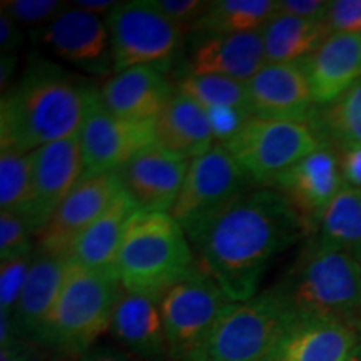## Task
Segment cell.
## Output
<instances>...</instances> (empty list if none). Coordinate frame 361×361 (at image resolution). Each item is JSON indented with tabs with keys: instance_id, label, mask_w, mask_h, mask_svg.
Here are the masks:
<instances>
[{
	"instance_id": "1",
	"label": "cell",
	"mask_w": 361,
	"mask_h": 361,
	"mask_svg": "<svg viewBox=\"0 0 361 361\" xmlns=\"http://www.w3.org/2000/svg\"><path fill=\"white\" fill-rule=\"evenodd\" d=\"M308 226L281 192L252 188L191 241L196 264L229 298L258 295L271 261L310 236Z\"/></svg>"
},
{
	"instance_id": "2",
	"label": "cell",
	"mask_w": 361,
	"mask_h": 361,
	"mask_svg": "<svg viewBox=\"0 0 361 361\" xmlns=\"http://www.w3.org/2000/svg\"><path fill=\"white\" fill-rule=\"evenodd\" d=\"M94 89L56 62L34 56L0 102V151L30 154L78 135Z\"/></svg>"
},
{
	"instance_id": "3",
	"label": "cell",
	"mask_w": 361,
	"mask_h": 361,
	"mask_svg": "<svg viewBox=\"0 0 361 361\" xmlns=\"http://www.w3.org/2000/svg\"><path fill=\"white\" fill-rule=\"evenodd\" d=\"M271 290L296 316H319L361 329V266L351 252L310 238Z\"/></svg>"
},
{
	"instance_id": "4",
	"label": "cell",
	"mask_w": 361,
	"mask_h": 361,
	"mask_svg": "<svg viewBox=\"0 0 361 361\" xmlns=\"http://www.w3.org/2000/svg\"><path fill=\"white\" fill-rule=\"evenodd\" d=\"M194 268L191 241L173 216L142 211L133 216L114 266L124 291L159 300Z\"/></svg>"
},
{
	"instance_id": "5",
	"label": "cell",
	"mask_w": 361,
	"mask_h": 361,
	"mask_svg": "<svg viewBox=\"0 0 361 361\" xmlns=\"http://www.w3.org/2000/svg\"><path fill=\"white\" fill-rule=\"evenodd\" d=\"M116 276L96 273L69 259L67 273L39 343L67 356H82L109 331L123 295Z\"/></svg>"
},
{
	"instance_id": "6",
	"label": "cell",
	"mask_w": 361,
	"mask_h": 361,
	"mask_svg": "<svg viewBox=\"0 0 361 361\" xmlns=\"http://www.w3.org/2000/svg\"><path fill=\"white\" fill-rule=\"evenodd\" d=\"M295 318L273 290L221 311L196 358L211 361H264Z\"/></svg>"
},
{
	"instance_id": "7",
	"label": "cell",
	"mask_w": 361,
	"mask_h": 361,
	"mask_svg": "<svg viewBox=\"0 0 361 361\" xmlns=\"http://www.w3.org/2000/svg\"><path fill=\"white\" fill-rule=\"evenodd\" d=\"M255 184L228 149L216 146L189 162L179 197L171 216L194 241Z\"/></svg>"
},
{
	"instance_id": "8",
	"label": "cell",
	"mask_w": 361,
	"mask_h": 361,
	"mask_svg": "<svg viewBox=\"0 0 361 361\" xmlns=\"http://www.w3.org/2000/svg\"><path fill=\"white\" fill-rule=\"evenodd\" d=\"M116 72L154 67L168 72L178 56L184 32L166 19L151 0L119 2L106 16Z\"/></svg>"
},
{
	"instance_id": "9",
	"label": "cell",
	"mask_w": 361,
	"mask_h": 361,
	"mask_svg": "<svg viewBox=\"0 0 361 361\" xmlns=\"http://www.w3.org/2000/svg\"><path fill=\"white\" fill-rule=\"evenodd\" d=\"M231 301L213 278L194 268L159 298L171 360L192 361Z\"/></svg>"
},
{
	"instance_id": "10",
	"label": "cell",
	"mask_w": 361,
	"mask_h": 361,
	"mask_svg": "<svg viewBox=\"0 0 361 361\" xmlns=\"http://www.w3.org/2000/svg\"><path fill=\"white\" fill-rule=\"evenodd\" d=\"M322 142L306 123L266 121L252 117L226 147L258 188H274L276 180Z\"/></svg>"
},
{
	"instance_id": "11",
	"label": "cell",
	"mask_w": 361,
	"mask_h": 361,
	"mask_svg": "<svg viewBox=\"0 0 361 361\" xmlns=\"http://www.w3.org/2000/svg\"><path fill=\"white\" fill-rule=\"evenodd\" d=\"M84 178L112 173L142 149L154 146L152 124H135L119 119L102 106L99 89H94L79 130Z\"/></svg>"
},
{
	"instance_id": "12",
	"label": "cell",
	"mask_w": 361,
	"mask_h": 361,
	"mask_svg": "<svg viewBox=\"0 0 361 361\" xmlns=\"http://www.w3.org/2000/svg\"><path fill=\"white\" fill-rule=\"evenodd\" d=\"M123 192L116 171L84 178L35 234V251L69 258L78 239Z\"/></svg>"
},
{
	"instance_id": "13",
	"label": "cell",
	"mask_w": 361,
	"mask_h": 361,
	"mask_svg": "<svg viewBox=\"0 0 361 361\" xmlns=\"http://www.w3.org/2000/svg\"><path fill=\"white\" fill-rule=\"evenodd\" d=\"M35 39L49 52L94 75L114 72L111 37L106 17L71 4L51 24L34 30Z\"/></svg>"
},
{
	"instance_id": "14",
	"label": "cell",
	"mask_w": 361,
	"mask_h": 361,
	"mask_svg": "<svg viewBox=\"0 0 361 361\" xmlns=\"http://www.w3.org/2000/svg\"><path fill=\"white\" fill-rule=\"evenodd\" d=\"M84 179L79 135L47 144L32 152L34 191L25 221L37 234L59 206Z\"/></svg>"
},
{
	"instance_id": "15",
	"label": "cell",
	"mask_w": 361,
	"mask_h": 361,
	"mask_svg": "<svg viewBox=\"0 0 361 361\" xmlns=\"http://www.w3.org/2000/svg\"><path fill=\"white\" fill-rule=\"evenodd\" d=\"M345 188L338 152L322 144L276 180V189L295 207L313 236L324 211Z\"/></svg>"
},
{
	"instance_id": "16",
	"label": "cell",
	"mask_w": 361,
	"mask_h": 361,
	"mask_svg": "<svg viewBox=\"0 0 361 361\" xmlns=\"http://www.w3.org/2000/svg\"><path fill=\"white\" fill-rule=\"evenodd\" d=\"M189 161L151 146L116 171L123 191L142 213H169L178 201Z\"/></svg>"
},
{
	"instance_id": "17",
	"label": "cell",
	"mask_w": 361,
	"mask_h": 361,
	"mask_svg": "<svg viewBox=\"0 0 361 361\" xmlns=\"http://www.w3.org/2000/svg\"><path fill=\"white\" fill-rule=\"evenodd\" d=\"M251 114L266 121L308 123L314 99L301 62L266 64L246 82Z\"/></svg>"
},
{
	"instance_id": "18",
	"label": "cell",
	"mask_w": 361,
	"mask_h": 361,
	"mask_svg": "<svg viewBox=\"0 0 361 361\" xmlns=\"http://www.w3.org/2000/svg\"><path fill=\"white\" fill-rule=\"evenodd\" d=\"M358 338L346 323L295 314L264 361H351Z\"/></svg>"
},
{
	"instance_id": "19",
	"label": "cell",
	"mask_w": 361,
	"mask_h": 361,
	"mask_svg": "<svg viewBox=\"0 0 361 361\" xmlns=\"http://www.w3.org/2000/svg\"><path fill=\"white\" fill-rule=\"evenodd\" d=\"M176 87L154 67H133L116 72L99 89L102 106L119 119L154 124L168 106Z\"/></svg>"
},
{
	"instance_id": "20",
	"label": "cell",
	"mask_w": 361,
	"mask_h": 361,
	"mask_svg": "<svg viewBox=\"0 0 361 361\" xmlns=\"http://www.w3.org/2000/svg\"><path fill=\"white\" fill-rule=\"evenodd\" d=\"M196 35L186 74L223 75L247 82L268 64L261 32Z\"/></svg>"
},
{
	"instance_id": "21",
	"label": "cell",
	"mask_w": 361,
	"mask_h": 361,
	"mask_svg": "<svg viewBox=\"0 0 361 361\" xmlns=\"http://www.w3.org/2000/svg\"><path fill=\"white\" fill-rule=\"evenodd\" d=\"M301 64L314 106L335 101L361 79V34H329Z\"/></svg>"
},
{
	"instance_id": "22",
	"label": "cell",
	"mask_w": 361,
	"mask_h": 361,
	"mask_svg": "<svg viewBox=\"0 0 361 361\" xmlns=\"http://www.w3.org/2000/svg\"><path fill=\"white\" fill-rule=\"evenodd\" d=\"M109 333L137 358L173 361L157 298L123 291Z\"/></svg>"
},
{
	"instance_id": "23",
	"label": "cell",
	"mask_w": 361,
	"mask_h": 361,
	"mask_svg": "<svg viewBox=\"0 0 361 361\" xmlns=\"http://www.w3.org/2000/svg\"><path fill=\"white\" fill-rule=\"evenodd\" d=\"M152 133L156 147L189 162L216 146L206 109L178 89L152 124Z\"/></svg>"
},
{
	"instance_id": "24",
	"label": "cell",
	"mask_w": 361,
	"mask_h": 361,
	"mask_svg": "<svg viewBox=\"0 0 361 361\" xmlns=\"http://www.w3.org/2000/svg\"><path fill=\"white\" fill-rule=\"evenodd\" d=\"M69 258L34 251L27 281L16 310V331L19 340L39 343L40 335L64 283Z\"/></svg>"
},
{
	"instance_id": "25",
	"label": "cell",
	"mask_w": 361,
	"mask_h": 361,
	"mask_svg": "<svg viewBox=\"0 0 361 361\" xmlns=\"http://www.w3.org/2000/svg\"><path fill=\"white\" fill-rule=\"evenodd\" d=\"M137 211L128 194L121 192L109 209L78 239L69 259L85 269L116 276L114 266L126 228Z\"/></svg>"
},
{
	"instance_id": "26",
	"label": "cell",
	"mask_w": 361,
	"mask_h": 361,
	"mask_svg": "<svg viewBox=\"0 0 361 361\" xmlns=\"http://www.w3.org/2000/svg\"><path fill=\"white\" fill-rule=\"evenodd\" d=\"M329 35L324 22H314L278 11L261 30L266 61L291 64L305 61Z\"/></svg>"
},
{
	"instance_id": "27",
	"label": "cell",
	"mask_w": 361,
	"mask_h": 361,
	"mask_svg": "<svg viewBox=\"0 0 361 361\" xmlns=\"http://www.w3.org/2000/svg\"><path fill=\"white\" fill-rule=\"evenodd\" d=\"M306 124L335 151L361 144V79L335 101L314 106Z\"/></svg>"
},
{
	"instance_id": "28",
	"label": "cell",
	"mask_w": 361,
	"mask_h": 361,
	"mask_svg": "<svg viewBox=\"0 0 361 361\" xmlns=\"http://www.w3.org/2000/svg\"><path fill=\"white\" fill-rule=\"evenodd\" d=\"M279 11V0H216L192 34L229 35L261 32Z\"/></svg>"
},
{
	"instance_id": "29",
	"label": "cell",
	"mask_w": 361,
	"mask_h": 361,
	"mask_svg": "<svg viewBox=\"0 0 361 361\" xmlns=\"http://www.w3.org/2000/svg\"><path fill=\"white\" fill-rule=\"evenodd\" d=\"M322 246L358 255L361 251V191L345 186L324 211L313 236Z\"/></svg>"
},
{
	"instance_id": "30",
	"label": "cell",
	"mask_w": 361,
	"mask_h": 361,
	"mask_svg": "<svg viewBox=\"0 0 361 361\" xmlns=\"http://www.w3.org/2000/svg\"><path fill=\"white\" fill-rule=\"evenodd\" d=\"M32 152L0 151V207L2 213L27 216L32 201Z\"/></svg>"
},
{
	"instance_id": "31",
	"label": "cell",
	"mask_w": 361,
	"mask_h": 361,
	"mask_svg": "<svg viewBox=\"0 0 361 361\" xmlns=\"http://www.w3.org/2000/svg\"><path fill=\"white\" fill-rule=\"evenodd\" d=\"M176 89L186 94L204 109L236 107V109L250 111L246 82L241 80L223 78V75L184 74Z\"/></svg>"
},
{
	"instance_id": "32",
	"label": "cell",
	"mask_w": 361,
	"mask_h": 361,
	"mask_svg": "<svg viewBox=\"0 0 361 361\" xmlns=\"http://www.w3.org/2000/svg\"><path fill=\"white\" fill-rule=\"evenodd\" d=\"M67 7L69 4L59 0H4L0 4V12L11 17L19 27L40 29L51 24Z\"/></svg>"
},
{
	"instance_id": "33",
	"label": "cell",
	"mask_w": 361,
	"mask_h": 361,
	"mask_svg": "<svg viewBox=\"0 0 361 361\" xmlns=\"http://www.w3.org/2000/svg\"><path fill=\"white\" fill-rule=\"evenodd\" d=\"M34 238L24 216L0 213V261L34 255Z\"/></svg>"
},
{
	"instance_id": "34",
	"label": "cell",
	"mask_w": 361,
	"mask_h": 361,
	"mask_svg": "<svg viewBox=\"0 0 361 361\" xmlns=\"http://www.w3.org/2000/svg\"><path fill=\"white\" fill-rule=\"evenodd\" d=\"M151 2L166 19L178 25L184 34L192 32L211 4L206 0H151Z\"/></svg>"
},
{
	"instance_id": "35",
	"label": "cell",
	"mask_w": 361,
	"mask_h": 361,
	"mask_svg": "<svg viewBox=\"0 0 361 361\" xmlns=\"http://www.w3.org/2000/svg\"><path fill=\"white\" fill-rule=\"evenodd\" d=\"M206 112L214 135V142L219 146L231 142L255 117L251 111L236 109V107H216V109H206Z\"/></svg>"
},
{
	"instance_id": "36",
	"label": "cell",
	"mask_w": 361,
	"mask_h": 361,
	"mask_svg": "<svg viewBox=\"0 0 361 361\" xmlns=\"http://www.w3.org/2000/svg\"><path fill=\"white\" fill-rule=\"evenodd\" d=\"M324 24L329 34H361V0H331Z\"/></svg>"
},
{
	"instance_id": "37",
	"label": "cell",
	"mask_w": 361,
	"mask_h": 361,
	"mask_svg": "<svg viewBox=\"0 0 361 361\" xmlns=\"http://www.w3.org/2000/svg\"><path fill=\"white\" fill-rule=\"evenodd\" d=\"M329 2L324 0H279V11L314 22H324Z\"/></svg>"
},
{
	"instance_id": "38",
	"label": "cell",
	"mask_w": 361,
	"mask_h": 361,
	"mask_svg": "<svg viewBox=\"0 0 361 361\" xmlns=\"http://www.w3.org/2000/svg\"><path fill=\"white\" fill-rule=\"evenodd\" d=\"M338 152L341 166V176L345 186L361 191V144L343 147Z\"/></svg>"
},
{
	"instance_id": "39",
	"label": "cell",
	"mask_w": 361,
	"mask_h": 361,
	"mask_svg": "<svg viewBox=\"0 0 361 361\" xmlns=\"http://www.w3.org/2000/svg\"><path fill=\"white\" fill-rule=\"evenodd\" d=\"M20 27L11 17L0 12V51H2V61H16L17 51L20 47Z\"/></svg>"
},
{
	"instance_id": "40",
	"label": "cell",
	"mask_w": 361,
	"mask_h": 361,
	"mask_svg": "<svg viewBox=\"0 0 361 361\" xmlns=\"http://www.w3.org/2000/svg\"><path fill=\"white\" fill-rule=\"evenodd\" d=\"M78 361H135L123 351L109 348V346H94L87 353L79 356Z\"/></svg>"
},
{
	"instance_id": "41",
	"label": "cell",
	"mask_w": 361,
	"mask_h": 361,
	"mask_svg": "<svg viewBox=\"0 0 361 361\" xmlns=\"http://www.w3.org/2000/svg\"><path fill=\"white\" fill-rule=\"evenodd\" d=\"M117 4L119 2H116V0H75L74 6L90 13H96V16H101V13L107 16Z\"/></svg>"
},
{
	"instance_id": "42",
	"label": "cell",
	"mask_w": 361,
	"mask_h": 361,
	"mask_svg": "<svg viewBox=\"0 0 361 361\" xmlns=\"http://www.w3.org/2000/svg\"><path fill=\"white\" fill-rule=\"evenodd\" d=\"M358 348H356V353L351 361H361V329L358 331Z\"/></svg>"
},
{
	"instance_id": "43",
	"label": "cell",
	"mask_w": 361,
	"mask_h": 361,
	"mask_svg": "<svg viewBox=\"0 0 361 361\" xmlns=\"http://www.w3.org/2000/svg\"><path fill=\"white\" fill-rule=\"evenodd\" d=\"M356 259H358V263H360V266H361V251L358 252V255H356Z\"/></svg>"
},
{
	"instance_id": "44",
	"label": "cell",
	"mask_w": 361,
	"mask_h": 361,
	"mask_svg": "<svg viewBox=\"0 0 361 361\" xmlns=\"http://www.w3.org/2000/svg\"><path fill=\"white\" fill-rule=\"evenodd\" d=\"M192 361H211V360H207V358H194Z\"/></svg>"
},
{
	"instance_id": "45",
	"label": "cell",
	"mask_w": 361,
	"mask_h": 361,
	"mask_svg": "<svg viewBox=\"0 0 361 361\" xmlns=\"http://www.w3.org/2000/svg\"><path fill=\"white\" fill-rule=\"evenodd\" d=\"M52 361H66V360H52Z\"/></svg>"
}]
</instances>
